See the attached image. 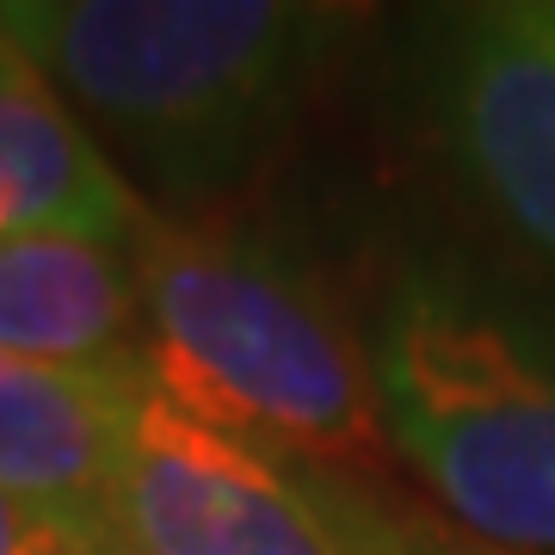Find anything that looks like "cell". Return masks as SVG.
Wrapping results in <instances>:
<instances>
[{
    "instance_id": "obj_8",
    "label": "cell",
    "mask_w": 555,
    "mask_h": 555,
    "mask_svg": "<svg viewBox=\"0 0 555 555\" xmlns=\"http://www.w3.org/2000/svg\"><path fill=\"white\" fill-rule=\"evenodd\" d=\"M0 352L43 364H142L137 247L0 241Z\"/></svg>"
},
{
    "instance_id": "obj_11",
    "label": "cell",
    "mask_w": 555,
    "mask_h": 555,
    "mask_svg": "<svg viewBox=\"0 0 555 555\" xmlns=\"http://www.w3.org/2000/svg\"><path fill=\"white\" fill-rule=\"evenodd\" d=\"M68 555H149V550L124 531L118 518H93V525H75L68 531Z\"/></svg>"
},
{
    "instance_id": "obj_2",
    "label": "cell",
    "mask_w": 555,
    "mask_h": 555,
    "mask_svg": "<svg viewBox=\"0 0 555 555\" xmlns=\"http://www.w3.org/2000/svg\"><path fill=\"white\" fill-rule=\"evenodd\" d=\"M137 284L142 371L179 414L284 469L364 481L389 463L364 346L284 247L155 217L137 241Z\"/></svg>"
},
{
    "instance_id": "obj_5",
    "label": "cell",
    "mask_w": 555,
    "mask_h": 555,
    "mask_svg": "<svg viewBox=\"0 0 555 555\" xmlns=\"http://www.w3.org/2000/svg\"><path fill=\"white\" fill-rule=\"evenodd\" d=\"M438 112L494 217L555 259V0L463 13L444 38Z\"/></svg>"
},
{
    "instance_id": "obj_3",
    "label": "cell",
    "mask_w": 555,
    "mask_h": 555,
    "mask_svg": "<svg viewBox=\"0 0 555 555\" xmlns=\"http://www.w3.org/2000/svg\"><path fill=\"white\" fill-rule=\"evenodd\" d=\"M364 364L389 444L456 531L555 555V321L456 266H414L383 291Z\"/></svg>"
},
{
    "instance_id": "obj_10",
    "label": "cell",
    "mask_w": 555,
    "mask_h": 555,
    "mask_svg": "<svg viewBox=\"0 0 555 555\" xmlns=\"http://www.w3.org/2000/svg\"><path fill=\"white\" fill-rule=\"evenodd\" d=\"M0 555H68V525L0 494Z\"/></svg>"
},
{
    "instance_id": "obj_4",
    "label": "cell",
    "mask_w": 555,
    "mask_h": 555,
    "mask_svg": "<svg viewBox=\"0 0 555 555\" xmlns=\"http://www.w3.org/2000/svg\"><path fill=\"white\" fill-rule=\"evenodd\" d=\"M112 518L149 555H334L297 469L142 389Z\"/></svg>"
},
{
    "instance_id": "obj_6",
    "label": "cell",
    "mask_w": 555,
    "mask_h": 555,
    "mask_svg": "<svg viewBox=\"0 0 555 555\" xmlns=\"http://www.w3.org/2000/svg\"><path fill=\"white\" fill-rule=\"evenodd\" d=\"M142 364H43L0 352V494L56 525L112 518Z\"/></svg>"
},
{
    "instance_id": "obj_7",
    "label": "cell",
    "mask_w": 555,
    "mask_h": 555,
    "mask_svg": "<svg viewBox=\"0 0 555 555\" xmlns=\"http://www.w3.org/2000/svg\"><path fill=\"white\" fill-rule=\"evenodd\" d=\"M155 210L100 155L56 87L0 31V241H100L137 247Z\"/></svg>"
},
{
    "instance_id": "obj_1",
    "label": "cell",
    "mask_w": 555,
    "mask_h": 555,
    "mask_svg": "<svg viewBox=\"0 0 555 555\" xmlns=\"http://www.w3.org/2000/svg\"><path fill=\"white\" fill-rule=\"evenodd\" d=\"M358 13L291 0H7L0 31L118 173L217 204L291 137Z\"/></svg>"
},
{
    "instance_id": "obj_9",
    "label": "cell",
    "mask_w": 555,
    "mask_h": 555,
    "mask_svg": "<svg viewBox=\"0 0 555 555\" xmlns=\"http://www.w3.org/2000/svg\"><path fill=\"white\" fill-rule=\"evenodd\" d=\"M302 494L315 506V518L327 525L334 555H513L494 550L481 537L456 531L444 518L414 513L408 500L377 494L371 481L358 476H327V469H297Z\"/></svg>"
}]
</instances>
